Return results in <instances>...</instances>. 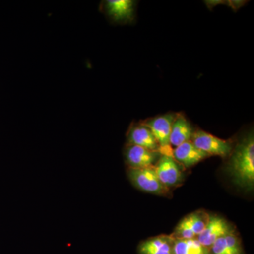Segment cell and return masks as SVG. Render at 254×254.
Instances as JSON below:
<instances>
[{"mask_svg": "<svg viewBox=\"0 0 254 254\" xmlns=\"http://www.w3.org/2000/svg\"><path fill=\"white\" fill-rule=\"evenodd\" d=\"M127 143L160 152V147L153 133L143 123H132L127 133Z\"/></svg>", "mask_w": 254, "mask_h": 254, "instance_id": "obj_10", "label": "cell"}, {"mask_svg": "<svg viewBox=\"0 0 254 254\" xmlns=\"http://www.w3.org/2000/svg\"><path fill=\"white\" fill-rule=\"evenodd\" d=\"M136 1L132 0H106L101 9L110 21L119 24H127L134 20Z\"/></svg>", "mask_w": 254, "mask_h": 254, "instance_id": "obj_5", "label": "cell"}, {"mask_svg": "<svg viewBox=\"0 0 254 254\" xmlns=\"http://www.w3.org/2000/svg\"><path fill=\"white\" fill-rule=\"evenodd\" d=\"M210 249L212 254H242L240 242L233 230L218 239Z\"/></svg>", "mask_w": 254, "mask_h": 254, "instance_id": "obj_14", "label": "cell"}, {"mask_svg": "<svg viewBox=\"0 0 254 254\" xmlns=\"http://www.w3.org/2000/svg\"><path fill=\"white\" fill-rule=\"evenodd\" d=\"M127 175L132 185L142 191L155 195H166L168 193V189L159 180L154 167L128 168Z\"/></svg>", "mask_w": 254, "mask_h": 254, "instance_id": "obj_3", "label": "cell"}, {"mask_svg": "<svg viewBox=\"0 0 254 254\" xmlns=\"http://www.w3.org/2000/svg\"><path fill=\"white\" fill-rule=\"evenodd\" d=\"M174 159L185 168H190L209 155L197 148L191 141H187L176 147L173 151Z\"/></svg>", "mask_w": 254, "mask_h": 254, "instance_id": "obj_11", "label": "cell"}, {"mask_svg": "<svg viewBox=\"0 0 254 254\" xmlns=\"http://www.w3.org/2000/svg\"><path fill=\"white\" fill-rule=\"evenodd\" d=\"M173 253L174 254H208V250L200 245L196 238L175 239Z\"/></svg>", "mask_w": 254, "mask_h": 254, "instance_id": "obj_15", "label": "cell"}, {"mask_svg": "<svg viewBox=\"0 0 254 254\" xmlns=\"http://www.w3.org/2000/svg\"><path fill=\"white\" fill-rule=\"evenodd\" d=\"M176 114L168 113L148 119L141 122L153 133L160 147L161 155H173V148L170 143L172 127Z\"/></svg>", "mask_w": 254, "mask_h": 254, "instance_id": "obj_2", "label": "cell"}, {"mask_svg": "<svg viewBox=\"0 0 254 254\" xmlns=\"http://www.w3.org/2000/svg\"><path fill=\"white\" fill-rule=\"evenodd\" d=\"M193 133V128L186 117L182 114H176L170 133V145L177 147L190 141Z\"/></svg>", "mask_w": 254, "mask_h": 254, "instance_id": "obj_13", "label": "cell"}, {"mask_svg": "<svg viewBox=\"0 0 254 254\" xmlns=\"http://www.w3.org/2000/svg\"><path fill=\"white\" fill-rule=\"evenodd\" d=\"M161 153L127 143L124 149V157L128 168L141 169L154 167Z\"/></svg>", "mask_w": 254, "mask_h": 254, "instance_id": "obj_6", "label": "cell"}, {"mask_svg": "<svg viewBox=\"0 0 254 254\" xmlns=\"http://www.w3.org/2000/svg\"><path fill=\"white\" fill-rule=\"evenodd\" d=\"M228 170L234 181L244 188L252 190L254 185V137L247 133L233 147Z\"/></svg>", "mask_w": 254, "mask_h": 254, "instance_id": "obj_1", "label": "cell"}, {"mask_svg": "<svg viewBox=\"0 0 254 254\" xmlns=\"http://www.w3.org/2000/svg\"><path fill=\"white\" fill-rule=\"evenodd\" d=\"M154 169L159 180L168 190L182 181L181 169L173 155H161Z\"/></svg>", "mask_w": 254, "mask_h": 254, "instance_id": "obj_7", "label": "cell"}, {"mask_svg": "<svg viewBox=\"0 0 254 254\" xmlns=\"http://www.w3.org/2000/svg\"><path fill=\"white\" fill-rule=\"evenodd\" d=\"M230 225L225 219L218 215H209L204 230L196 237L200 245L208 250L220 237L231 231Z\"/></svg>", "mask_w": 254, "mask_h": 254, "instance_id": "obj_9", "label": "cell"}, {"mask_svg": "<svg viewBox=\"0 0 254 254\" xmlns=\"http://www.w3.org/2000/svg\"><path fill=\"white\" fill-rule=\"evenodd\" d=\"M175 239L172 236L160 235L141 242L138 246L139 254H174Z\"/></svg>", "mask_w": 254, "mask_h": 254, "instance_id": "obj_12", "label": "cell"}, {"mask_svg": "<svg viewBox=\"0 0 254 254\" xmlns=\"http://www.w3.org/2000/svg\"><path fill=\"white\" fill-rule=\"evenodd\" d=\"M208 217V214L200 210L189 214L177 225L171 236L175 239L196 238L204 230Z\"/></svg>", "mask_w": 254, "mask_h": 254, "instance_id": "obj_8", "label": "cell"}, {"mask_svg": "<svg viewBox=\"0 0 254 254\" xmlns=\"http://www.w3.org/2000/svg\"><path fill=\"white\" fill-rule=\"evenodd\" d=\"M190 141L197 148L204 152L209 156H228L233 149V144L231 141L218 138L203 130L193 131Z\"/></svg>", "mask_w": 254, "mask_h": 254, "instance_id": "obj_4", "label": "cell"}]
</instances>
